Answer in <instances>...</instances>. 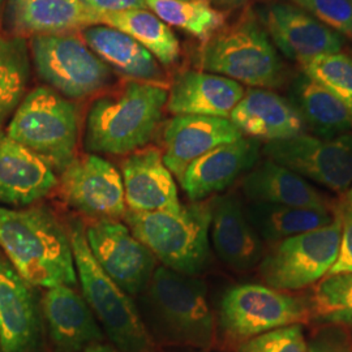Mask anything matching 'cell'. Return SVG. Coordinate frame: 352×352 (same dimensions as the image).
<instances>
[{"label":"cell","mask_w":352,"mask_h":352,"mask_svg":"<svg viewBox=\"0 0 352 352\" xmlns=\"http://www.w3.org/2000/svg\"><path fill=\"white\" fill-rule=\"evenodd\" d=\"M0 250L30 286L52 289L77 283L69 231L47 208L0 206Z\"/></svg>","instance_id":"1"},{"label":"cell","mask_w":352,"mask_h":352,"mask_svg":"<svg viewBox=\"0 0 352 352\" xmlns=\"http://www.w3.org/2000/svg\"><path fill=\"white\" fill-rule=\"evenodd\" d=\"M167 98L164 87L138 81L100 97L87 118V149L94 154L122 155L144 148L162 120Z\"/></svg>","instance_id":"2"},{"label":"cell","mask_w":352,"mask_h":352,"mask_svg":"<svg viewBox=\"0 0 352 352\" xmlns=\"http://www.w3.org/2000/svg\"><path fill=\"white\" fill-rule=\"evenodd\" d=\"M212 200L182 205L179 212L132 213L124 221L131 232L145 244L162 266L195 277L210 257L209 232Z\"/></svg>","instance_id":"3"},{"label":"cell","mask_w":352,"mask_h":352,"mask_svg":"<svg viewBox=\"0 0 352 352\" xmlns=\"http://www.w3.org/2000/svg\"><path fill=\"white\" fill-rule=\"evenodd\" d=\"M197 65L251 88H279L286 78L277 49L251 11L204 42Z\"/></svg>","instance_id":"4"},{"label":"cell","mask_w":352,"mask_h":352,"mask_svg":"<svg viewBox=\"0 0 352 352\" xmlns=\"http://www.w3.org/2000/svg\"><path fill=\"white\" fill-rule=\"evenodd\" d=\"M69 239L82 296L113 344L122 352L151 351V337L136 305L93 257L81 222L71 226Z\"/></svg>","instance_id":"5"},{"label":"cell","mask_w":352,"mask_h":352,"mask_svg":"<svg viewBox=\"0 0 352 352\" xmlns=\"http://www.w3.org/2000/svg\"><path fill=\"white\" fill-rule=\"evenodd\" d=\"M6 136L63 173L76 158L77 107L54 89L38 87L16 109Z\"/></svg>","instance_id":"6"},{"label":"cell","mask_w":352,"mask_h":352,"mask_svg":"<svg viewBox=\"0 0 352 352\" xmlns=\"http://www.w3.org/2000/svg\"><path fill=\"white\" fill-rule=\"evenodd\" d=\"M340 234L338 205L330 225L273 243L258 265L261 279L267 287L280 291H298L315 285L336 263Z\"/></svg>","instance_id":"7"},{"label":"cell","mask_w":352,"mask_h":352,"mask_svg":"<svg viewBox=\"0 0 352 352\" xmlns=\"http://www.w3.org/2000/svg\"><path fill=\"white\" fill-rule=\"evenodd\" d=\"M312 321L309 300L263 285L228 289L219 308V325L230 340L243 343L278 327Z\"/></svg>","instance_id":"8"},{"label":"cell","mask_w":352,"mask_h":352,"mask_svg":"<svg viewBox=\"0 0 352 352\" xmlns=\"http://www.w3.org/2000/svg\"><path fill=\"white\" fill-rule=\"evenodd\" d=\"M30 50L38 75L65 98H87L111 82L113 69L77 34L34 36Z\"/></svg>","instance_id":"9"},{"label":"cell","mask_w":352,"mask_h":352,"mask_svg":"<svg viewBox=\"0 0 352 352\" xmlns=\"http://www.w3.org/2000/svg\"><path fill=\"white\" fill-rule=\"evenodd\" d=\"M148 287L153 308L174 340L197 349L213 346L214 316L202 280L158 266Z\"/></svg>","instance_id":"10"},{"label":"cell","mask_w":352,"mask_h":352,"mask_svg":"<svg viewBox=\"0 0 352 352\" xmlns=\"http://www.w3.org/2000/svg\"><path fill=\"white\" fill-rule=\"evenodd\" d=\"M267 160L337 193L352 186V133L334 139L299 135L266 142Z\"/></svg>","instance_id":"11"},{"label":"cell","mask_w":352,"mask_h":352,"mask_svg":"<svg viewBox=\"0 0 352 352\" xmlns=\"http://www.w3.org/2000/svg\"><path fill=\"white\" fill-rule=\"evenodd\" d=\"M58 187L68 206L94 221L126 217L122 174L97 154L76 157L60 173Z\"/></svg>","instance_id":"12"},{"label":"cell","mask_w":352,"mask_h":352,"mask_svg":"<svg viewBox=\"0 0 352 352\" xmlns=\"http://www.w3.org/2000/svg\"><path fill=\"white\" fill-rule=\"evenodd\" d=\"M85 236L102 270L128 295L148 287L157 258L129 227L116 219H96L85 228Z\"/></svg>","instance_id":"13"},{"label":"cell","mask_w":352,"mask_h":352,"mask_svg":"<svg viewBox=\"0 0 352 352\" xmlns=\"http://www.w3.org/2000/svg\"><path fill=\"white\" fill-rule=\"evenodd\" d=\"M261 19L274 47L300 65L318 55L343 49L340 34L292 3H273L265 7Z\"/></svg>","instance_id":"14"},{"label":"cell","mask_w":352,"mask_h":352,"mask_svg":"<svg viewBox=\"0 0 352 352\" xmlns=\"http://www.w3.org/2000/svg\"><path fill=\"white\" fill-rule=\"evenodd\" d=\"M239 129L230 119L175 115L164 128V158L166 167L179 182L189 164L214 148L241 139Z\"/></svg>","instance_id":"15"},{"label":"cell","mask_w":352,"mask_h":352,"mask_svg":"<svg viewBox=\"0 0 352 352\" xmlns=\"http://www.w3.org/2000/svg\"><path fill=\"white\" fill-rule=\"evenodd\" d=\"M122 177L128 212L180 210L175 179L166 167L160 149L146 146L131 153L122 164Z\"/></svg>","instance_id":"16"},{"label":"cell","mask_w":352,"mask_h":352,"mask_svg":"<svg viewBox=\"0 0 352 352\" xmlns=\"http://www.w3.org/2000/svg\"><path fill=\"white\" fill-rule=\"evenodd\" d=\"M257 140L241 138L208 151L189 164L180 186L192 202L204 201L228 188L258 161Z\"/></svg>","instance_id":"17"},{"label":"cell","mask_w":352,"mask_h":352,"mask_svg":"<svg viewBox=\"0 0 352 352\" xmlns=\"http://www.w3.org/2000/svg\"><path fill=\"white\" fill-rule=\"evenodd\" d=\"M38 336L39 321L32 286L0 252L1 352H32Z\"/></svg>","instance_id":"18"},{"label":"cell","mask_w":352,"mask_h":352,"mask_svg":"<svg viewBox=\"0 0 352 352\" xmlns=\"http://www.w3.org/2000/svg\"><path fill=\"white\" fill-rule=\"evenodd\" d=\"M210 232L215 253L232 270L247 272L261 263L264 243L234 193L213 199Z\"/></svg>","instance_id":"19"},{"label":"cell","mask_w":352,"mask_h":352,"mask_svg":"<svg viewBox=\"0 0 352 352\" xmlns=\"http://www.w3.org/2000/svg\"><path fill=\"white\" fill-rule=\"evenodd\" d=\"M243 136L274 142L305 133L295 106L270 89H248L228 118Z\"/></svg>","instance_id":"20"},{"label":"cell","mask_w":352,"mask_h":352,"mask_svg":"<svg viewBox=\"0 0 352 352\" xmlns=\"http://www.w3.org/2000/svg\"><path fill=\"white\" fill-rule=\"evenodd\" d=\"M58 187L50 164L21 144L0 138V206H29Z\"/></svg>","instance_id":"21"},{"label":"cell","mask_w":352,"mask_h":352,"mask_svg":"<svg viewBox=\"0 0 352 352\" xmlns=\"http://www.w3.org/2000/svg\"><path fill=\"white\" fill-rule=\"evenodd\" d=\"M42 305L56 352H82L91 344L101 343L103 336L94 314L74 287L47 289Z\"/></svg>","instance_id":"22"},{"label":"cell","mask_w":352,"mask_h":352,"mask_svg":"<svg viewBox=\"0 0 352 352\" xmlns=\"http://www.w3.org/2000/svg\"><path fill=\"white\" fill-rule=\"evenodd\" d=\"M243 85L200 71H187L176 77L167 98V111L174 115H200L228 119L243 98Z\"/></svg>","instance_id":"23"},{"label":"cell","mask_w":352,"mask_h":352,"mask_svg":"<svg viewBox=\"0 0 352 352\" xmlns=\"http://www.w3.org/2000/svg\"><path fill=\"white\" fill-rule=\"evenodd\" d=\"M8 20L14 36H45L100 25V13L81 0H8Z\"/></svg>","instance_id":"24"},{"label":"cell","mask_w":352,"mask_h":352,"mask_svg":"<svg viewBox=\"0 0 352 352\" xmlns=\"http://www.w3.org/2000/svg\"><path fill=\"white\" fill-rule=\"evenodd\" d=\"M243 190L252 201L295 208L336 210L340 204L320 192L307 179L270 160L258 164L245 176Z\"/></svg>","instance_id":"25"},{"label":"cell","mask_w":352,"mask_h":352,"mask_svg":"<svg viewBox=\"0 0 352 352\" xmlns=\"http://www.w3.org/2000/svg\"><path fill=\"white\" fill-rule=\"evenodd\" d=\"M82 38L98 58L131 81L160 85L164 80L155 56L126 33L100 24L84 29Z\"/></svg>","instance_id":"26"},{"label":"cell","mask_w":352,"mask_h":352,"mask_svg":"<svg viewBox=\"0 0 352 352\" xmlns=\"http://www.w3.org/2000/svg\"><path fill=\"white\" fill-rule=\"evenodd\" d=\"M289 101L317 138L334 139L352 131L350 110L304 72L292 81Z\"/></svg>","instance_id":"27"},{"label":"cell","mask_w":352,"mask_h":352,"mask_svg":"<svg viewBox=\"0 0 352 352\" xmlns=\"http://www.w3.org/2000/svg\"><path fill=\"white\" fill-rule=\"evenodd\" d=\"M336 213L337 209L295 208L267 202H254L245 212L260 238L272 244L327 226L336 219Z\"/></svg>","instance_id":"28"},{"label":"cell","mask_w":352,"mask_h":352,"mask_svg":"<svg viewBox=\"0 0 352 352\" xmlns=\"http://www.w3.org/2000/svg\"><path fill=\"white\" fill-rule=\"evenodd\" d=\"M100 17L102 25L111 26L133 38L162 65H171L179 59L180 45L171 28L148 8L100 13Z\"/></svg>","instance_id":"29"},{"label":"cell","mask_w":352,"mask_h":352,"mask_svg":"<svg viewBox=\"0 0 352 352\" xmlns=\"http://www.w3.org/2000/svg\"><path fill=\"white\" fill-rule=\"evenodd\" d=\"M145 4L164 24L204 42L225 24V13L214 8L209 0H145Z\"/></svg>","instance_id":"30"},{"label":"cell","mask_w":352,"mask_h":352,"mask_svg":"<svg viewBox=\"0 0 352 352\" xmlns=\"http://www.w3.org/2000/svg\"><path fill=\"white\" fill-rule=\"evenodd\" d=\"M29 78L24 38H0V138L7 119L23 101Z\"/></svg>","instance_id":"31"},{"label":"cell","mask_w":352,"mask_h":352,"mask_svg":"<svg viewBox=\"0 0 352 352\" xmlns=\"http://www.w3.org/2000/svg\"><path fill=\"white\" fill-rule=\"evenodd\" d=\"M308 300L316 322L352 327V273L325 276Z\"/></svg>","instance_id":"32"},{"label":"cell","mask_w":352,"mask_h":352,"mask_svg":"<svg viewBox=\"0 0 352 352\" xmlns=\"http://www.w3.org/2000/svg\"><path fill=\"white\" fill-rule=\"evenodd\" d=\"M302 72L337 97L352 113V58L343 52L318 55L302 64Z\"/></svg>","instance_id":"33"},{"label":"cell","mask_w":352,"mask_h":352,"mask_svg":"<svg viewBox=\"0 0 352 352\" xmlns=\"http://www.w3.org/2000/svg\"><path fill=\"white\" fill-rule=\"evenodd\" d=\"M238 352H308L302 325L278 327L240 343Z\"/></svg>","instance_id":"34"},{"label":"cell","mask_w":352,"mask_h":352,"mask_svg":"<svg viewBox=\"0 0 352 352\" xmlns=\"http://www.w3.org/2000/svg\"><path fill=\"white\" fill-rule=\"evenodd\" d=\"M291 3L352 41V0H291Z\"/></svg>","instance_id":"35"},{"label":"cell","mask_w":352,"mask_h":352,"mask_svg":"<svg viewBox=\"0 0 352 352\" xmlns=\"http://www.w3.org/2000/svg\"><path fill=\"white\" fill-rule=\"evenodd\" d=\"M308 352H352L351 333L346 327L324 324L312 333Z\"/></svg>","instance_id":"36"},{"label":"cell","mask_w":352,"mask_h":352,"mask_svg":"<svg viewBox=\"0 0 352 352\" xmlns=\"http://www.w3.org/2000/svg\"><path fill=\"white\" fill-rule=\"evenodd\" d=\"M340 215L342 221L340 251L327 276L352 273V212L343 201L340 202Z\"/></svg>","instance_id":"37"},{"label":"cell","mask_w":352,"mask_h":352,"mask_svg":"<svg viewBox=\"0 0 352 352\" xmlns=\"http://www.w3.org/2000/svg\"><path fill=\"white\" fill-rule=\"evenodd\" d=\"M97 13L123 12L129 10H145V0H81Z\"/></svg>","instance_id":"38"},{"label":"cell","mask_w":352,"mask_h":352,"mask_svg":"<svg viewBox=\"0 0 352 352\" xmlns=\"http://www.w3.org/2000/svg\"><path fill=\"white\" fill-rule=\"evenodd\" d=\"M209 1L223 10H235V8L245 6L251 0H209Z\"/></svg>","instance_id":"39"},{"label":"cell","mask_w":352,"mask_h":352,"mask_svg":"<svg viewBox=\"0 0 352 352\" xmlns=\"http://www.w3.org/2000/svg\"><path fill=\"white\" fill-rule=\"evenodd\" d=\"M82 352H119L116 349H113L111 346L103 344V343H96L87 347Z\"/></svg>","instance_id":"40"},{"label":"cell","mask_w":352,"mask_h":352,"mask_svg":"<svg viewBox=\"0 0 352 352\" xmlns=\"http://www.w3.org/2000/svg\"><path fill=\"white\" fill-rule=\"evenodd\" d=\"M343 204L352 212V186L351 188L346 192V196H344V199H343Z\"/></svg>","instance_id":"41"},{"label":"cell","mask_w":352,"mask_h":352,"mask_svg":"<svg viewBox=\"0 0 352 352\" xmlns=\"http://www.w3.org/2000/svg\"><path fill=\"white\" fill-rule=\"evenodd\" d=\"M3 1H4V0H0V8H1V4H3Z\"/></svg>","instance_id":"42"}]
</instances>
